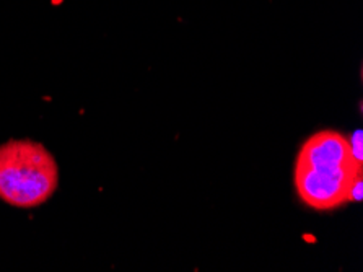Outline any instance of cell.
<instances>
[{
	"label": "cell",
	"instance_id": "6da1fadb",
	"mask_svg": "<svg viewBox=\"0 0 363 272\" xmlns=\"http://www.w3.org/2000/svg\"><path fill=\"white\" fill-rule=\"evenodd\" d=\"M362 162L352 153L349 138L337 131H320L301 146L294 183L301 202L329 212L349 202L350 190L362 180Z\"/></svg>",
	"mask_w": 363,
	"mask_h": 272
},
{
	"label": "cell",
	"instance_id": "7a4b0ae2",
	"mask_svg": "<svg viewBox=\"0 0 363 272\" xmlns=\"http://www.w3.org/2000/svg\"><path fill=\"white\" fill-rule=\"evenodd\" d=\"M59 186L52 153L40 142L21 138L0 146V201L16 209L46 204Z\"/></svg>",
	"mask_w": 363,
	"mask_h": 272
},
{
	"label": "cell",
	"instance_id": "3957f363",
	"mask_svg": "<svg viewBox=\"0 0 363 272\" xmlns=\"http://www.w3.org/2000/svg\"><path fill=\"white\" fill-rule=\"evenodd\" d=\"M362 131H357L355 134H352L349 138V143H350V148H352V153L355 155L357 160H360L362 162Z\"/></svg>",
	"mask_w": 363,
	"mask_h": 272
},
{
	"label": "cell",
	"instance_id": "277c9868",
	"mask_svg": "<svg viewBox=\"0 0 363 272\" xmlns=\"http://www.w3.org/2000/svg\"><path fill=\"white\" fill-rule=\"evenodd\" d=\"M362 186H363V180H359L354 185V187L350 190V194H349V202H360L362 201Z\"/></svg>",
	"mask_w": 363,
	"mask_h": 272
}]
</instances>
